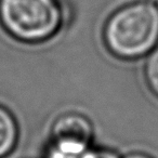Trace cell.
I'll return each instance as SVG.
<instances>
[{
	"mask_svg": "<svg viewBox=\"0 0 158 158\" xmlns=\"http://www.w3.org/2000/svg\"><path fill=\"white\" fill-rule=\"evenodd\" d=\"M84 154L85 153L76 154V153H70V152L62 151V149L56 148V147L51 145L49 151L47 152L46 158H82Z\"/></svg>",
	"mask_w": 158,
	"mask_h": 158,
	"instance_id": "cell-6",
	"label": "cell"
},
{
	"mask_svg": "<svg viewBox=\"0 0 158 158\" xmlns=\"http://www.w3.org/2000/svg\"><path fill=\"white\" fill-rule=\"evenodd\" d=\"M125 158H152L149 156L145 155V154H141V153H132L130 155L126 156Z\"/></svg>",
	"mask_w": 158,
	"mask_h": 158,
	"instance_id": "cell-8",
	"label": "cell"
},
{
	"mask_svg": "<svg viewBox=\"0 0 158 158\" xmlns=\"http://www.w3.org/2000/svg\"><path fill=\"white\" fill-rule=\"evenodd\" d=\"M62 20L57 0H0V25L19 42L39 44L50 39Z\"/></svg>",
	"mask_w": 158,
	"mask_h": 158,
	"instance_id": "cell-2",
	"label": "cell"
},
{
	"mask_svg": "<svg viewBox=\"0 0 158 158\" xmlns=\"http://www.w3.org/2000/svg\"><path fill=\"white\" fill-rule=\"evenodd\" d=\"M82 158H119L116 153L106 149H88Z\"/></svg>",
	"mask_w": 158,
	"mask_h": 158,
	"instance_id": "cell-7",
	"label": "cell"
},
{
	"mask_svg": "<svg viewBox=\"0 0 158 158\" xmlns=\"http://www.w3.org/2000/svg\"><path fill=\"white\" fill-rule=\"evenodd\" d=\"M52 146L70 153L82 154L89 149L93 128L88 118L79 114H65L52 126Z\"/></svg>",
	"mask_w": 158,
	"mask_h": 158,
	"instance_id": "cell-3",
	"label": "cell"
},
{
	"mask_svg": "<svg viewBox=\"0 0 158 158\" xmlns=\"http://www.w3.org/2000/svg\"><path fill=\"white\" fill-rule=\"evenodd\" d=\"M19 136L20 129L15 116L0 104V158H6L15 149Z\"/></svg>",
	"mask_w": 158,
	"mask_h": 158,
	"instance_id": "cell-4",
	"label": "cell"
},
{
	"mask_svg": "<svg viewBox=\"0 0 158 158\" xmlns=\"http://www.w3.org/2000/svg\"><path fill=\"white\" fill-rule=\"evenodd\" d=\"M145 77L151 90L158 97V48L152 51L147 57Z\"/></svg>",
	"mask_w": 158,
	"mask_h": 158,
	"instance_id": "cell-5",
	"label": "cell"
},
{
	"mask_svg": "<svg viewBox=\"0 0 158 158\" xmlns=\"http://www.w3.org/2000/svg\"><path fill=\"white\" fill-rule=\"evenodd\" d=\"M107 49L121 59L152 52L158 42V5L139 0L115 11L104 27Z\"/></svg>",
	"mask_w": 158,
	"mask_h": 158,
	"instance_id": "cell-1",
	"label": "cell"
}]
</instances>
